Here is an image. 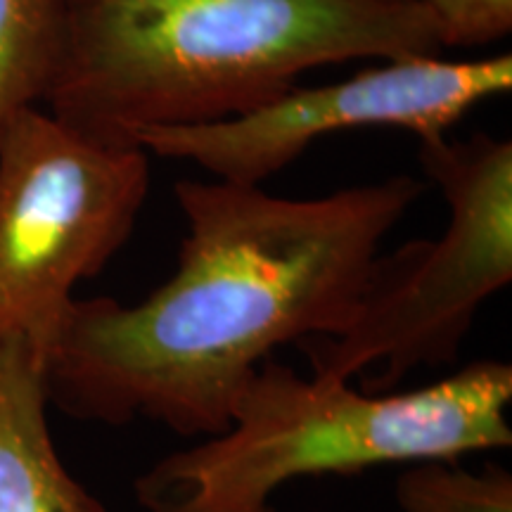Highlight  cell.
<instances>
[{
    "label": "cell",
    "mask_w": 512,
    "mask_h": 512,
    "mask_svg": "<svg viewBox=\"0 0 512 512\" xmlns=\"http://www.w3.org/2000/svg\"><path fill=\"white\" fill-rule=\"evenodd\" d=\"M425 188L401 174L290 200L261 185L178 181L188 235L176 273L138 304H69L43 354L48 403L76 420L143 418L216 437L275 349L347 328L384 238Z\"/></svg>",
    "instance_id": "1"
},
{
    "label": "cell",
    "mask_w": 512,
    "mask_h": 512,
    "mask_svg": "<svg viewBox=\"0 0 512 512\" xmlns=\"http://www.w3.org/2000/svg\"><path fill=\"white\" fill-rule=\"evenodd\" d=\"M43 351L0 342V512H107L64 467L48 425Z\"/></svg>",
    "instance_id": "7"
},
{
    "label": "cell",
    "mask_w": 512,
    "mask_h": 512,
    "mask_svg": "<svg viewBox=\"0 0 512 512\" xmlns=\"http://www.w3.org/2000/svg\"><path fill=\"white\" fill-rule=\"evenodd\" d=\"M62 29L64 0H0V128L46 102Z\"/></svg>",
    "instance_id": "8"
},
{
    "label": "cell",
    "mask_w": 512,
    "mask_h": 512,
    "mask_svg": "<svg viewBox=\"0 0 512 512\" xmlns=\"http://www.w3.org/2000/svg\"><path fill=\"white\" fill-rule=\"evenodd\" d=\"M510 403L512 366L494 358L403 394H361L268 358L226 430L157 460L133 489L147 512H273V494L294 479L508 448Z\"/></svg>",
    "instance_id": "3"
},
{
    "label": "cell",
    "mask_w": 512,
    "mask_h": 512,
    "mask_svg": "<svg viewBox=\"0 0 512 512\" xmlns=\"http://www.w3.org/2000/svg\"><path fill=\"white\" fill-rule=\"evenodd\" d=\"M425 0H64L43 105L107 145L242 117L311 69L439 57Z\"/></svg>",
    "instance_id": "2"
},
{
    "label": "cell",
    "mask_w": 512,
    "mask_h": 512,
    "mask_svg": "<svg viewBox=\"0 0 512 512\" xmlns=\"http://www.w3.org/2000/svg\"><path fill=\"white\" fill-rule=\"evenodd\" d=\"M420 164L448 204L437 240L380 254L361 304L339 335L304 339L316 380L349 382L370 366V394L458 358L486 299L512 283V143L489 133L420 143Z\"/></svg>",
    "instance_id": "4"
},
{
    "label": "cell",
    "mask_w": 512,
    "mask_h": 512,
    "mask_svg": "<svg viewBox=\"0 0 512 512\" xmlns=\"http://www.w3.org/2000/svg\"><path fill=\"white\" fill-rule=\"evenodd\" d=\"M396 503L403 512H512V475L501 465L415 463L396 479Z\"/></svg>",
    "instance_id": "9"
},
{
    "label": "cell",
    "mask_w": 512,
    "mask_h": 512,
    "mask_svg": "<svg viewBox=\"0 0 512 512\" xmlns=\"http://www.w3.org/2000/svg\"><path fill=\"white\" fill-rule=\"evenodd\" d=\"M441 48H484L512 34V0H425Z\"/></svg>",
    "instance_id": "10"
},
{
    "label": "cell",
    "mask_w": 512,
    "mask_h": 512,
    "mask_svg": "<svg viewBox=\"0 0 512 512\" xmlns=\"http://www.w3.org/2000/svg\"><path fill=\"white\" fill-rule=\"evenodd\" d=\"M147 192L143 147L100 143L41 107L0 128V342L46 354L74 287L126 245Z\"/></svg>",
    "instance_id": "5"
},
{
    "label": "cell",
    "mask_w": 512,
    "mask_h": 512,
    "mask_svg": "<svg viewBox=\"0 0 512 512\" xmlns=\"http://www.w3.org/2000/svg\"><path fill=\"white\" fill-rule=\"evenodd\" d=\"M512 91V57H401L325 86H294L259 110L202 126L152 128L136 145L202 166L216 181L261 185L318 138L354 128H401L444 140L472 107Z\"/></svg>",
    "instance_id": "6"
}]
</instances>
